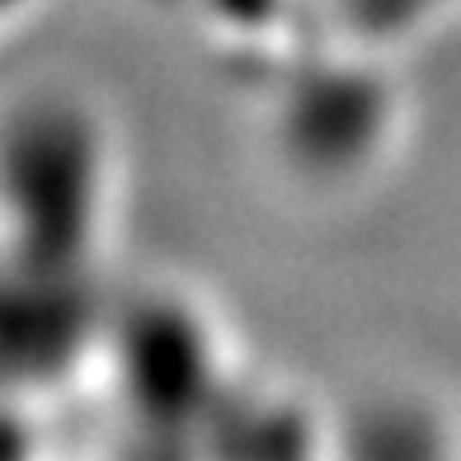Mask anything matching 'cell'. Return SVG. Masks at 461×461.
<instances>
[{
    "instance_id": "obj_1",
    "label": "cell",
    "mask_w": 461,
    "mask_h": 461,
    "mask_svg": "<svg viewBox=\"0 0 461 461\" xmlns=\"http://www.w3.org/2000/svg\"><path fill=\"white\" fill-rule=\"evenodd\" d=\"M249 386L217 306L184 283H151L109 306L95 401L113 414L122 461H203Z\"/></svg>"
},
{
    "instance_id": "obj_2",
    "label": "cell",
    "mask_w": 461,
    "mask_h": 461,
    "mask_svg": "<svg viewBox=\"0 0 461 461\" xmlns=\"http://www.w3.org/2000/svg\"><path fill=\"white\" fill-rule=\"evenodd\" d=\"M118 230V146L71 90H33L5 128V283L86 287Z\"/></svg>"
},
{
    "instance_id": "obj_3",
    "label": "cell",
    "mask_w": 461,
    "mask_h": 461,
    "mask_svg": "<svg viewBox=\"0 0 461 461\" xmlns=\"http://www.w3.org/2000/svg\"><path fill=\"white\" fill-rule=\"evenodd\" d=\"M386 86L363 76H321L287 99L283 146L306 175L339 184L386 137ZM297 170V175H302Z\"/></svg>"
},
{
    "instance_id": "obj_4",
    "label": "cell",
    "mask_w": 461,
    "mask_h": 461,
    "mask_svg": "<svg viewBox=\"0 0 461 461\" xmlns=\"http://www.w3.org/2000/svg\"><path fill=\"white\" fill-rule=\"evenodd\" d=\"M203 461H344V443L297 395L245 391Z\"/></svg>"
}]
</instances>
